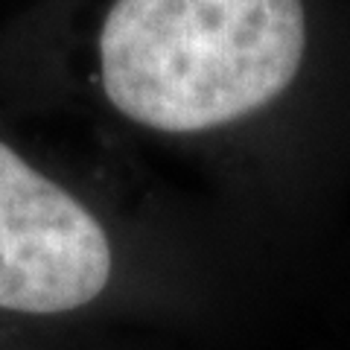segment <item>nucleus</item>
Masks as SVG:
<instances>
[{
    "label": "nucleus",
    "mask_w": 350,
    "mask_h": 350,
    "mask_svg": "<svg viewBox=\"0 0 350 350\" xmlns=\"http://www.w3.org/2000/svg\"><path fill=\"white\" fill-rule=\"evenodd\" d=\"M301 0H117L100 59L120 114L161 131H202L283 94L304 59Z\"/></svg>",
    "instance_id": "obj_1"
},
{
    "label": "nucleus",
    "mask_w": 350,
    "mask_h": 350,
    "mask_svg": "<svg viewBox=\"0 0 350 350\" xmlns=\"http://www.w3.org/2000/svg\"><path fill=\"white\" fill-rule=\"evenodd\" d=\"M111 278L103 225L0 144V310L53 315L91 304Z\"/></svg>",
    "instance_id": "obj_2"
}]
</instances>
